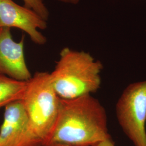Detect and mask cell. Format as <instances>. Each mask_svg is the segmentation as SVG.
Masks as SVG:
<instances>
[{
    "mask_svg": "<svg viewBox=\"0 0 146 146\" xmlns=\"http://www.w3.org/2000/svg\"><path fill=\"white\" fill-rule=\"evenodd\" d=\"M104 107L91 94L60 98L58 117L46 146H94L110 138Z\"/></svg>",
    "mask_w": 146,
    "mask_h": 146,
    "instance_id": "obj_1",
    "label": "cell"
},
{
    "mask_svg": "<svg viewBox=\"0 0 146 146\" xmlns=\"http://www.w3.org/2000/svg\"><path fill=\"white\" fill-rule=\"evenodd\" d=\"M103 64L89 52L63 48L50 78L60 99H72L98 91Z\"/></svg>",
    "mask_w": 146,
    "mask_h": 146,
    "instance_id": "obj_2",
    "label": "cell"
},
{
    "mask_svg": "<svg viewBox=\"0 0 146 146\" xmlns=\"http://www.w3.org/2000/svg\"><path fill=\"white\" fill-rule=\"evenodd\" d=\"M22 102L28 120L23 146H46L58 117L60 102L49 73L34 74L28 82Z\"/></svg>",
    "mask_w": 146,
    "mask_h": 146,
    "instance_id": "obj_3",
    "label": "cell"
},
{
    "mask_svg": "<svg viewBox=\"0 0 146 146\" xmlns=\"http://www.w3.org/2000/svg\"><path fill=\"white\" fill-rule=\"evenodd\" d=\"M115 113L123 132L135 146H146V80L129 84L117 100Z\"/></svg>",
    "mask_w": 146,
    "mask_h": 146,
    "instance_id": "obj_4",
    "label": "cell"
},
{
    "mask_svg": "<svg viewBox=\"0 0 146 146\" xmlns=\"http://www.w3.org/2000/svg\"><path fill=\"white\" fill-rule=\"evenodd\" d=\"M0 27L19 28L36 44L47 42V38L38 31L47 29V21L33 10L13 0H0Z\"/></svg>",
    "mask_w": 146,
    "mask_h": 146,
    "instance_id": "obj_5",
    "label": "cell"
},
{
    "mask_svg": "<svg viewBox=\"0 0 146 146\" xmlns=\"http://www.w3.org/2000/svg\"><path fill=\"white\" fill-rule=\"evenodd\" d=\"M11 28L0 27V74L21 81H29L31 73L27 67L25 56V35L16 42Z\"/></svg>",
    "mask_w": 146,
    "mask_h": 146,
    "instance_id": "obj_6",
    "label": "cell"
},
{
    "mask_svg": "<svg viewBox=\"0 0 146 146\" xmlns=\"http://www.w3.org/2000/svg\"><path fill=\"white\" fill-rule=\"evenodd\" d=\"M5 108L0 128V146H23L28 120L22 100L10 104Z\"/></svg>",
    "mask_w": 146,
    "mask_h": 146,
    "instance_id": "obj_7",
    "label": "cell"
},
{
    "mask_svg": "<svg viewBox=\"0 0 146 146\" xmlns=\"http://www.w3.org/2000/svg\"><path fill=\"white\" fill-rule=\"evenodd\" d=\"M28 81H21L0 74V108L22 100Z\"/></svg>",
    "mask_w": 146,
    "mask_h": 146,
    "instance_id": "obj_8",
    "label": "cell"
},
{
    "mask_svg": "<svg viewBox=\"0 0 146 146\" xmlns=\"http://www.w3.org/2000/svg\"><path fill=\"white\" fill-rule=\"evenodd\" d=\"M24 6L35 11L44 20L47 21L49 17V12L43 0H22Z\"/></svg>",
    "mask_w": 146,
    "mask_h": 146,
    "instance_id": "obj_9",
    "label": "cell"
},
{
    "mask_svg": "<svg viewBox=\"0 0 146 146\" xmlns=\"http://www.w3.org/2000/svg\"><path fill=\"white\" fill-rule=\"evenodd\" d=\"M94 146H115V143L112 140L111 138H109L106 140L101 141L99 143H97Z\"/></svg>",
    "mask_w": 146,
    "mask_h": 146,
    "instance_id": "obj_10",
    "label": "cell"
},
{
    "mask_svg": "<svg viewBox=\"0 0 146 146\" xmlns=\"http://www.w3.org/2000/svg\"><path fill=\"white\" fill-rule=\"evenodd\" d=\"M59 2H62L66 4H70V5H77L78 4L80 0H56Z\"/></svg>",
    "mask_w": 146,
    "mask_h": 146,
    "instance_id": "obj_11",
    "label": "cell"
},
{
    "mask_svg": "<svg viewBox=\"0 0 146 146\" xmlns=\"http://www.w3.org/2000/svg\"><path fill=\"white\" fill-rule=\"evenodd\" d=\"M49 146H69V145H60V144H58V145H51Z\"/></svg>",
    "mask_w": 146,
    "mask_h": 146,
    "instance_id": "obj_12",
    "label": "cell"
}]
</instances>
